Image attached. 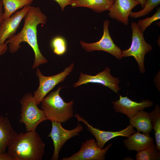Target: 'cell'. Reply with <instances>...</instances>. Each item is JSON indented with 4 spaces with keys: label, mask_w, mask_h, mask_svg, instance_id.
<instances>
[{
    "label": "cell",
    "mask_w": 160,
    "mask_h": 160,
    "mask_svg": "<svg viewBox=\"0 0 160 160\" xmlns=\"http://www.w3.org/2000/svg\"><path fill=\"white\" fill-rule=\"evenodd\" d=\"M62 87L52 91L41 101V108L47 120L51 121L65 123L74 116L73 106L74 102L66 103L60 95Z\"/></svg>",
    "instance_id": "3957f363"
},
{
    "label": "cell",
    "mask_w": 160,
    "mask_h": 160,
    "mask_svg": "<svg viewBox=\"0 0 160 160\" xmlns=\"http://www.w3.org/2000/svg\"><path fill=\"white\" fill-rule=\"evenodd\" d=\"M160 19V8H158L156 12L153 16L142 20H140L137 23L140 31L143 33L147 28L152 23Z\"/></svg>",
    "instance_id": "cb8c5ba5"
},
{
    "label": "cell",
    "mask_w": 160,
    "mask_h": 160,
    "mask_svg": "<svg viewBox=\"0 0 160 160\" xmlns=\"http://www.w3.org/2000/svg\"><path fill=\"white\" fill-rule=\"evenodd\" d=\"M130 124L135 127L137 131L144 134H150L153 129L149 113L141 110L129 118Z\"/></svg>",
    "instance_id": "e0dca14e"
},
{
    "label": "cell",
    "mask_w": 160,
    "mask_h": 160,
    "mask_svg": "<svg viewBox=\"0 0 160 160\" xmlns=\"http://www.w3.org/2000/svg\"><path fill=\"white\" fill-rule=\"evenodd\" d=\"M115 112L126 115L130 118L140 111L150 107L153 105V102L149 100H143L140 102L134 101L127 96L119 95V99L112 101Z\"/></svg>",
    "instance_id": "7c38bea8"
},
{
    "label": "cell",
    "mask_w": 160,
    "mask_h": 160,
    "mask_svg": "<svg viewBox=\"0 0 160 160\" xmlns=\"http://www.w3.org/2000/svg\"><path fill=\"white\" fill-rule=\"evenodd\" d=\"M3 6L2 0H0V25L4 20L2 9Z\"/></svg>",
    "instance_id": "83f0119b"
},
{
    "label": "cell",
    "mask_w": 160,
    "mask_h": 160,
    "mask_svg": "<svg viewBox=\"0 0 160 160\" xmlns=\"http://www.w3.org/2000/svg\"><path fill=\"white\" fill-rule=\"evenodd\" d=\"M0 160H15L14 158L7 152L0 153Z\"/></svg>",
    "instance_id": "484cf974"
},
{
    "label": "cell",
    "mask_w": 160,
    "mask_h": 160,
    "mask_svg": "<svg viewBox=\"0 0 160 160\" xmlns=\"http://www.w3.org/2000/svg\"><path fill=\"white\" fill-rule=\"evenodd\" d=\"M56 1L60 7L62 11L65 7L68 5H70L71 2L74 0H54Z\"/></svg>",
    "instance_id": "d4e9b609"
},
{
    "label": "cell",
    "mask_w": 160,
    "mask_h": 160,
    "mask_svg": "<svg viewBox=\"0 0 160 160\" xmlns=\"http://www.w3.org/2000/svg\"><path fill=\"white\" fill-rule=\"evenodd\" d=\"M135 157L137 160H159L160 150L153 143L145 149L137 152Z\"/></svg>",
    "instance_id": "ffe728a7"
},
{
    "label": "cell",
    "mask_w": 160,
    "mask_h": 160,
    "mask_svg": "<svg viewBox=\"0 0 160 160\" xmlns=\"http://www.w3.org/2000/svg\"><path fill=\"white\" fill-rule=\"evenodd\" d=\"M52 123V129L48 135L52 140L54 147V153L51 159L58 160L60 151L65 143L72 137L79 135V133L83 131L84 127L78 121L75 128L69 130L63 128L61 123L54 121Z\"/></svg>",
    "instance_id": "52a82bcc"
},
{
    "label": "cell",
    "mask_w": 160,
    "mask_h": 160,
    "mask_svg": "<svg viewBox=\"0 0 160 160\" xmlns=\"http://www.w3.org/2000/svg\"><path fill=\"white\" fill-rule=\"evenodd\" d=\"M139 4V2L135 0H115L109 10V16L127 25L132 10Z\"/></svg>",
    "instance_id": "5bb4252c"
},
{
    "label": "cell",
    "mask_w": 160,
    "mask_h": 160,
    "mask_svg": "<svg viewBox=\"0 0 160 160\" xmlns=\"http://www.w3.org/2000/svg\"><path fill=\"white\" fill-rule=\"evenodd\" d=\"M110 68L106 67L103 71L96 75L91 76L80 73L78 80L73 85L74 88L88 83L101 84L110 89L114 92L118 93L120 89L119 84L120 82L118 77L113 76L110 73Z\"/></svg>",
    "instance_id": "30bf717a"
},
{
    "label": "cell",
    "mask_w": 160,
    "mask_h": 160,
    "mask_svg": "<svg viewBox=\"0 0 160 160\" xmlns=\"http://www.w3.org/2000/svg\"><path fill=\"white\" fill-rule=\"evenodd\" d=\"M153 142V138L149 134H141L137 131L125 139L123 143L128 150L138 152L145 149Z\"/></svg>",
    "instance_id": "9a60e30c"
},
{
    "label": "cell",
    "mask_w": 160,
    "mask_h": 160,
    "mask_svg": "<svg viewBox=\"0 0 160 160\" xmlns=\"http://www.w3.org/2000/svg\"><path fill=\"white\" fill-rule=\"evenodd\" d=\"M4 8V20L9 18L16 11L31 4L33 0H1Z\"/></svg>",
    "instance_id": "d6986e66"
},
{
    "label": "cell",
    "mask_w": 160,
    "mask_h": 160,
    "mask_svg": "<svg viewBox=\"0 0 160 160\" xmlns=\"http://www.w3.org/2000/svg\"><path fill=\"white\" fill-rule=\"evenodd\" d=\"M45 144L35 131L18 134L7 147V152L15 160H41Z\"/></svg>",
    "instance_id": "7a4b0ae2"
},
{
    "label": "cell",
    "mask_w": 160,
    "mask_h": 160,
    "mask_svg": "<svg viewBox=\"0 0 160 160\" xmlns=\"http://www.w3.org/2000/svg\"><path fill=\"white\" fill-rule=\"evenodd\" d=\"M132 40L131 45L128 49L122 51L123 57H133L138 64L139 70L142 73L145 71L144 60L146 54L152 49L151 45L147 42L144 38L143 33L140 30L135 22H132Z\"/></svg>",
    "instance_id": "5b68a950"
},
{
    "label": "cell",
    "mask_w": 160,
    "mask_h": 160,
    "mask_svg": "<svg viewBox=\"0 0 160 160\" xmlns=\"http://www.w3.org/2000/svg\"><path fill=\"white\" fill-rule=\"evenodd\" d=\"M110 0L114 2L115 0Z\"/></svg>",
    "instance_id": "f546056e"
},
{
    "label": "cell",
    "mask_w": 160,
    "mask_h": 160,
    "mask_svg": "<svg viewBox=\"0 0 160 160\" xmlns=\"http://www.w3.org/2000/svg\"><path fill=\"white\" fill-rule=\"evenodd\" d=\"M74 67L73 63L65 68L62 72L51 76L43 75L40 70L37 68L36 75L39 81V86L37 89L34 92L33 97L37 105H39L47 94L56 85L63 82L66 77L73 71Z\"/></svg>",
    "instance_id": "8992f818"
},
{
    "label": "cell",
    "mask_w": 160,
    "mask_h": 160,
    "mask_svg": "<svg viewBox=\"0 0 160 160\" xmlns=\"http://www.w3.org/2000/svg\"><path fill=\"white\" fill-rule=\"evenodd\" d=\"M24 18V24L21 31L8 39L5 43H9V51L12 53H15L19 49L21 46L20 44L22 42H26L28 44L34 52L35 58L32 68H35L48 62L47 60L42 55L39 48L37 30V25L40 24H45L47 18L39 7L30 5Z\"/></svg>",
    "instance_id": "6da1fadb"
},
{
    "label": "cell",
    "mask_w": 160,
    "mask_h": 160,
    "mask_svg": "<svg viewBox=\"0 0 160 160\" xmlns=\"http://www.w3.org/2000/svg\"><path fill=\"white\" fill-rule=\"evenodd\" d=\"M153 129L154 130L156 145L160 150V108L156 105L153 111L149 113Z\"/></svg>",
    "instance_id": "44dd1931"
},
{
    "label": "cell",
    "mask_w": 160,
    "mask_h": 160,
    "mask_svg": "<svg viewBox=\"0 0 160 160\" xmlns=\"http://www.w3.org/2000/svg\"><path fill=\"white\" fill-rule=\"evenodd\" d=\"M110 21L105 20L103 23V34L101 39L96 42L88 43L80 41L82 47L86 51H103L112 55L117 59H122V50L114 43L110 35L109 26Z\"/></svg>",
    "instance_id": "ba28073f"
},
{
    "label": "cell",
    "mask_w": 160,
    "mask_h": 160,
    "mask_svg": "<svg viewBox=\"0 0 160 160\" xmlns=\"http://www.w3.org/2000/svg\"><path fill=\"white\" fill-rule=\"evenodd\" d=\"M20 103L21 108L19 122L25 125L26 132L35 131L40 123L47 120L43 110L38 107L31 93L25 94Z\"/></svg>",
    "instance_id": "277c9868"
},
{
    "label": "cell",
    "mask_w": 160,
    "mask_h": 160,
    "mask_svg": "<svg viewBox=\"0 0 160 160\" xmlns=\"http://www.w3.org/2000/svg\"><path fill=\"white\" fill-rule=\"evenodd\" d=\"M139 2L141 7L143 8L146 0H135Z\"/></svg>",
    "instance_id": "f1b7e54d"
},
{
    "label": "cell",
    "mask_w": 160,
    "mask_h": 160,
    "mask_svg": "<svg viewBox=\"0 0 160 160\" xmlns=\"http://www.w3.org/2000/svg\"><path fill=\"white\" fill-rule=\"evenodd\" d=\"M7 44L6 43L0 44V56L5 53L7 52Z\"/></svg>",
    "instance_id": "4316f807"
},
{
    "label": "cell",
    "mask_w": 160,
    "mask_h": 160,
    "mask_svg": "<svg viewBox=\"0 0 160 160\" xmlns=\"http://www.w3.org/2000/svg\"><path fill=\"white\" fill-rule=\"evenodd\" d=\"M112 145V144L110 143L105 148L101 149L98 146L94 139L88 140L82 143L78 151L61 160H104L105 155Z\"/></svg>",
    "instance_id": "9c48e42d"
},
{
    "label": "cell",
    "mask_w": 160,
    "mask_h": 160,
    "mask_svg": "<svg viewBox=\"0 0 160 160\" xmlns=\"http://www.w3.org/2000/svg\"><path fill=\"white\" fill-rule=\"evenodd\" d=\"M114 3L110 0H74L70 4L72 7H85L100 13L109 10Z\"/></svg>",
    "instance_id": "ac0fdd59"
},
{
    "label": "cell",
    "mask_w": 160,
    "mask_h": 160,
    "mask_svg": "<svg viewBox=\"0 0 160 160\" xmlns=\"http://www.w3.org/2000/svg\"><path fill=\"white\" fill-rule=\"evenodd\" d=\"M74 116L79 121L82 122L85 124L87 128V130L95 137L98 146L101 149L103 148L104 145L107 142L115 137L122 136L128 137L130 135L136 132V131L130 124L124 129L119 131L101 130L98 128H94L87 121L78 113L75 114Z\"/></svg>",
    "instance_id": "8fae6325"
},
{
    "label": "cell",
    "mask_w": 160,
    "mask_h": 160,
    "mask_svg": "<svg viewBox=\"0 0 160 160\" xmlns=\"http://www.w3.org/2000/svg\"><path fill=\"white\" fill-rule=\"evenodd\" d=\"M30 6H25L21 10L16 12L9 18L3 20L0 25V44L4 43L6 39L15 35Z\"/></svg>",
    "instance_id": "4fadbf2b"
},
{
    "label": "cell",
    "mask_w": 160,
    "mask_h": 160,
    "mask_svg": "<svg viewBox=\"0 0 160 160\" xmlns=\"http://www.w3.org/2000/svg\"><path fill=\"white\" fill-rule=\"evenodd\" d=\"M51 45L54 53L57 55H63L66 51V42L65 39L62 36L54 37L51 41Z\"/></svg>",
    "instance_id": "603a6c76"
},
{
    "label": "cell",
    "mask_w": 160,
    "mask_h": 160,
    "mask_svg": "<svg viewBox=\"0 0 160 160\" xmlns=\"http://www.w3.org/2000/svg\"><path fill=\"white\" fill-rule=\"evenodd\" d=\"M18 133L14 130L7 117L0 116V153L6 152L9 144Z\"/></svg>",
    "instance_id": "2e32d148"
},
{
    "label": "cell",
    "mask_w": 160,
    "mask_h": 160,
    "mask_svg": "<svg viewBox=\"0 0 160 160\" xmlns=\"http://www.w3.org/2000/svg\"><path fill=\"white\" fill-rule=\"evenodd\" d=\"M160 4V0H146L142 10L137 12H131L129 16L135 18L144 16L150 13Z\"/></svg>",
    "instance_id": "7402d4cb"
}]
</instances>
